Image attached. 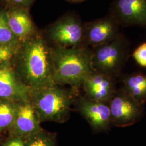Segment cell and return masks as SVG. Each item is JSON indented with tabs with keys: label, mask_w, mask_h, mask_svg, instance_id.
Listing matches in <instances>:
<instances>
[{
	"label": "cell",
	"mask_w": 146,
	"mask_h": 146,
	"mask_svg": "<svg viewBox=\"0 0 146 146\" xmlns=\"http://www.w3.org/2000/svg\"><path fill=\"white\" fill-rule=\"evenodd\" d=\"M5 146H25V145L22 138L16 137L8 141Z\"/></svg>",
	"instance_id": "44dd1931"
},
{
	"label": "cell",
	"mask_w": 146,
	"mask_h": 146,
	"mask_svg": "<svg viewBox=\"0 0 146 146\" xmlns=\"http://www.w3.org/2000/svg\"><path fill=\"white\" fill-rule=\"evenodd\" d=\"M118 22L110 14L102 18L84 25V44L96 47L115 40L120 35Z\"/></svg>",
	"instance_id": "ba28073f"
},
{
	"label": "cell",
	"mask_w": 146,
	"mask_h": 146,
	"mask_svg": "<svg viewBox=\"0 0 146 146\" xmlns=\"http://www.w3.org/2000/svg\"><path fill=\"white\" fill-rule=\"evenodd\" d=\"M0 44L14 46L21 44L9 28L6 12L4 10L0 11Z\"/></svg>",
	"instance_id": "2e32d148"
},
{
	"label": "cell",
	"mask_w": 146,
	"mask_h": 146,
	"mask_svg": "<svg viewBox=\"0 0 146 146\" xmlns=\"http://www.w3.org/2000/svg\"><path fill=\"white\" fill-rule=\"evenodd\" d=\"M40 121L31 103L23 101L17 104L15 118L11 125L17 137H27L41 131Z\"/></svg>",
	"instance_id": "8fae6325"
},
{
	"label": "cell",
	"mask_w": 146,
	"mask_h": 146,
	"mask_svg": "<svg viewBox=\"0 0 146 146\" xmlns=\"http://www.w3.org/2000/svg\"><path fill=\"white\" fill-rule=\"evenodd\" d=\"M19 52L21 71L31 88L52 81L51 50L41 35L36 33L22 43Z\"/></svg>",
	"instance_id": "7a4b0ae2"
},
{
	"label": "cell",
	"mask_w": 146,
	"mask_h": 146,
	"mask_svg": "<svg viewBox=\"0 0 146 146\" xmlns=\"http://www.w3.org/2000/svg\"><path fill=\"white\" fill-rule=\"evenodd\" d=\"M68 1L72 2H83L86 0H67Z\"/></svg>",
	"instance_id": "7402d4cb"
},
{
	"label": "cell",
	"mask_w": 146,
	"mask_h": 146,
	"mask_svg": "<svg viewBox=\"0 0 146 146\" xmlns=\"http://www.w3.org/2000/svg\"><path fill=\"white\" fill-rule=\"evenodd\" d=\"M13 7H18L28 9L35 0H5Z\"/></svg>",
	"instance_id": "ffe728a7"
},
{
	"label": "cell",
	"mask_w": 146,
	"mask_h": 146,
	"mask_svg": "<svg viewBox=\"0 0 146 146\" xmlns=\"http://www.w3.org/2000/svg\"><path fill=\"white\" fill-rule=\"evenodd\" d=\"M53 82L68 84L78 87L95 72L93 51L86 47H58L51 50Z\"/></svg>",
	"instance_id": "6da1fadb"
},
{
	"label": "cell",
	"mask_w": 146,
	"mask_h": 146,
	"mask_svg": "<svg viewBox=\"0 0 146 146\" xmlns=\"http://www.w3.org/2000/svg\"><path fill=\"white\" fill-rule=\"evenodd\" d=\"M21 46V44L18 46L0 44V66L8 64L19 53Z\"/></svg>",
	"instance_id": "ac0fdd59"
},
{
	"label": "cell",
	"mask_w": 146,
	"mask_h": 146,
	"mask_svg": "<svg viewBox=\"0 0 146 146\" xmlns=\"http://www.w3.org/2000/svg\"><path fill=\"white\" fill-rule=\"evenodd\" d=\"M121 87L131 97L141 103L146 102V74L133 73L121 78Z\"/></svg>",
	"instance_id": "5bb4252c"
},
{
	"label": "cell",
	"mask_w": 146,
	"mask_h": 146,
	"mask_svg": "<svg viewBox=\"0 0 146 146\" xmlns=\"http://www.w3.org/2000/svg\"><path fill=\"white\" fill-rule=\"evenodd\" d=\"M53 83L51 81L31 88V104L40 121H62L69 114L73 101L72 95Z\"/></svg>",
	"instance_id": "3957f363"
},
{
	"label": "cell",
	"mask_w": 146,
	"mask_h": 146,
	"mask_svg": "<svg viewBox=\"0 0 146 146\" xmlns=\"http://www.w3.org/2000/svg\"><path fill=\"white\" fill-rule=\"evenodd\" d=\"M78 110L94 131H108L112 125L108 103L82 98L78 102Z\"/></svg>",
	"instance_id": "9c48e42d"
},
{
	"label": "cell",
	"mask_w": 146,
	"mask_h": 146,
	"mask_svg": "<svg viewBox=\"0 0 146 146\" xmlns=\"http://www.w3.org/2000/svg\"><path fill=\"white\" fill-rule=\"evenodd\" d=\"M112 125L125 127L135 124L142 117L144 104L136 100L121 88L116 89L108 103Z\"/></svg>",
	"instance_id": "5b68a950"
},
{
	"label": "cell",
	"mask_w": 146,
	"mask_h": 146,
	"mask_svg": "<svg viewBox=\"0 0 146 146\" xmlns=\"http://www.w3.org/2000/svg\"><path fill=\"white\" fill-rule=\"evenodd\" d=\"M130 45L129 40L121 32L112 41L95 47L92 57L95 70L116 80L120 78L129 58Z\"/></svg>",
	"instance_id": "277c9868"
},
{
	"label": "cell",
	"mask_w": 146,
	"mask_h": 146,
	"mask_svg": "<svg viewBox=\"0 0 146 146\" xmlns=\"http://www.w3.org/2000/svg\"><path fill=\"white\" fill-rule=\"evenodd\" d=\"M109 14L121 27L146 28V0H113Z\"/></svg>",
	"instance_id": "52a82bcc"
},
{
	"label": "cell",
	"mask_w": 146,
	"mask_h": 146,
	"mask_svg": "<svg viewBox=\"0 0 146 146\" xmlns=\"http://www.w3.org/2000/svg\"><path fill=\"white\" fill-rule=\"evenodd\" d=\"M50 39L59 47H83L84 40V25L75 16H68L55 22L49 30Z\"/></svg>",
	"instance_id": "8992f818"
},
{
	"label": "cell",
	"mask_w": 146,
	"mask_h": 146,
	"mask_svg": "<svg viewBox=\"0 0 146 146\" xmlns=\"http://www.w3.org/2000/svg\"><path fill=\"white\" fill-rule=\"evenodd\" d=\"M132 56L139 66L146 68V42L141 43L136 48Z\"/></svg>",
	"instance_id": "d6986e66"
},
{
	"label": "cell",
	"mask_w": 146,
	"mask_h": 146,
	"mask_svg": "<svg viewBox=\"0 0 146 146\" xmlns=\"http://www.w3.org/2000/svg\"><path fill=\"white\" fill-rule=\"evenodd\" d=\"M25 146H54V143L49 136L41 130L26 137Z\"/></svg>",
	"instance_id": "e0dca14e"
},
{
	"label": "cell",
	"mask_w": 146,
	"mask_h": 146,
	"mask_svg": "<svg viewBox=\"0 0 146 146\" xmlns=\"http://www.w3.org/2000/svg\"><path fill=\"white\" fill-rule=\"evenodd\" d=\"M116 84L115 78L95 71L85 79L82 85L89 99L109 103L117 89Z\"/></svg>",
	"instance_id": "30bf717a"
},
{
	"label": "cell",
	"mask_w": 146,
	"mask_h": 146,
	"mask_svg": "<svg viewBox=\"0 0 146 146\" xmlns=\"http://www.w3.org/2000/svg\"><path fill=\"white\" fill-rule=\"evenodd\" d=\"M5 12L9 28L21 43L36 33L28 9L12 6Z\"/></svg>",
	"instance_id": "7c38bea8"
},
{
	"label": "cell",
	"mask_w": 146,
	"mask_h": 146,
	"mask_svg": "<svg viewBox=\"0 0 146 146\" xmlns=\"http://www.w3.org/2000/svg\"><path fill=\"white\" fill-rule=\"evenodd\" d=\"M17 104L9 100L0 99V131L11 127L15 120Z\"/></svg>",
	"instance_id": "9a60e30c"
},
{
	"label": "cell",
	"mask_w": 146,
	"mask_h": 146,
	"mask_svg": "<svg viewBox=\"0 0 146 146\" xmlns=\"http://www.w3.org/2000/svg\"><path fill=\"white\" fill-rule=\"evenodd\" d=\"M31 88L20 83L8 64L0 66V98L15 101H27Z\"/></svg>",
	"instance_id": "4fadbf2b"
}]
</instances>
